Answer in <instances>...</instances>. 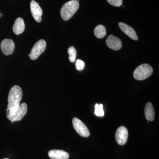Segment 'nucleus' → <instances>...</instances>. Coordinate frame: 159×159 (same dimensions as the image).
I'll use <instances>...</instances> for the list:
<instances>
[{
  "label": "nucleus",
  "mask_w": 159,
  "mask_h": 159,
  "mask_svg": "<svg viewBox=\"0 0 159 159\" xmlns=\"http://www.w3.org/2000/svg\"><path fill=\"white\" fill-rule=\"evenodd\" d=\"M22 97V90L19 86H13L10 89L8 95L6 115L12 123L20 121L27 113V104L25 102L20 104Z\"/></svg>",
  "instance_id": "obj_1"
},
{
  "label": "nucleus",
  "mask_w": 159,
  "mask_h": 159,
  "mask_svg": "<svg viewBox=\"0 0 159 159\" xmlns=\"http://www.w3.org/2000/svg\"><path fill=\"white\" fill-rule=\"evenodd\" d=\"M79 0H71L66 3L61 9L60 14L62 19L70 20L79 8Z\"/></svg>",
  "instance_id": "obj_2"
},
{
  "label": "nucleus",
  "mask_w": 159,
  "mask_h": 159,
  "mask_svg": "<svg viewBox=\"0 0 159 159\" xmlns=\"http://www.w3.org/2000/svg\"><path fill=\"white\" fill-rule=\"evenodd\" d=\"M153 73V69L148 64H143L139 66L134 71V78L137 80H142L150 77Z\"/></svg>",
  "instance_id": "obj_3"
},
{
  "label": "nucleus",
  "mask_w": 159,
  "mask_h": 159,
  "mask_svg": "<svg viewBox=\"0 0 159 159\" xmlns=\"http://www.w3.org/2000/svg\"><path fill=\"white\" fill-rule=\"evenodd\" d=\"M46 45L47 43L43 39L39 40L35 43L29 55L31 59L34 60L37 59L39 55L45 50Z\"/></svg>",
  "instance_id": "obj_4"
},
{
  "label": "nucleus",
  "mask_w": 159,
  "mask_h": 159,
  "mask_svg": "<svg viewBox=\"0 0 159 159\" xmlns=\"http://www.w3.org/2000/svg\"><path fill=\"white\" fill-rule=\"evenodd\" d=\"M73 126L76 132L81 136L88 137L90 135V132L86 125L77 118H74L72 120Z\"/></svg>",
  "instance_id": "obj_5"
},
{
  "label": "nucleus",
  "mask_w": 159,
  "mask_h": 159,
  "mask_svg": "<svg viewBox=\"0 0 159 159\" xmlns=\"http://www.w3.org/2000/svg\"><path fill=\"white\" fill-rule=\"evenodd\" d=\"M128 131L124 126H121L117 129L116 133V141L119 145H125L128 138Z\"/></svg>",
  "instance_id": "obj_6"
},
{
  "label": "nucleus",
  "mask_w": 159,
  "mask_h": 159,
  "mask_svg": "<svg viewBox=\"0 0 159 159\" xmlns=\"http://www.w3.org/2000/svg\"><path fill=\"white\" fill-rule=\"evenodd\" d=\"M106 43L109 48L114 51H118L122 48V43L121 39L112 34H111L107 38Z\"/></svg>",
  "instance_id": "obj_7"
},
{
  "label": "nucleus",
  "mask_w": 159,
  "mask_h": 159,
  "mask_svg": "<svg viewBox=\"0 0 159 159\" xmlns=\"http://www.w3.org/2000/svg\"><path fill=\"white\" fill-rule=\"evenodd\" d=\"M30 9L31 14L34 19L37 22H41L42 21V16L43 15V10L40 7L39 3L32 0L30 3Z\"/></svg>",
  "instance_id": "obj_8"
},
{
  "label": "nucleus",
  "mask_w": 159,
  "mask_h": 159,
  "mask_svg": "<svg viewBox=\"0 0 159 159\" xmlns=\"http://www.w3.org/2000/svg\"><path fill=\"white\" fill-rule=\"evenodd\" d=\"M15 47L14 42L9 39H4L1 43V50L3 54L6 55L12 54L14 51Z\"/></svg>",
  "instance_id": "obj_9"
},
{
  "label": "nucleus",
  "mask_w": 159,
  "mask_h": 159,
  "mask_svg": "<svg viewBox=\"0 0 159 159\" xmlns=\"http://www.w3.org/2000/svg\"><path fill=\"white\" fill-rule=\"evenodd\" d=\"M119 26L122 32H124L130 39L134 40H138L139 39L136 32L130 26L122 22L119 23Z\"/></svg>",
  "instance_id": "obj_10"
},
{
  "label": "nucleus",
  "mask_w": 159,
  "mask_h": 159,
  "mask_svg": "<svg viewBox=\"0 0 159 159\" xmlns=\"http://www.w3.org/2000/svg\"><path fill=\"white\" fill-rule=\"evenodd\" d=\"M48 156L49 157L52 159H68L70 157L66 152L58 149L50 150L48 152Z\"/></svg>",
  "instance_id": "obj_11"
},
{
  "label": "nucleus",
  "mask_w": 159,
  "mask_h": 159,
  "mask_svg": "<svg viewBox=\"0 0 159 159\" xmlns=\"http://www.w3.org/2000/svg\"><path fill=\"white\" fill-rule=\"evenodd\" d=\"M25 29V24L22 18L18 17L16 20L12 28L13 32L16 35L22 33Z\"/></svg>",
  "instance_id": "obj_12"
},
{
  "label": "nucleus",
  "mask_w": 159,
  "mask_h": 159,
  "mask_svg": "<svg viewBox=\"0 0 159 159\" xmlns=\"http://www.w3.org/2000/svg\"><path fill=\"white\" fill-rule=\"evenodd\" d=\"M145 119L148 121H152L154 120L155 113L153 105L151 102L146 103L145 108Z\"/></svg>",
  "instance_id": "obj_13"
},
{
  "label": "nucleus",
  "mask_w": 159,
  "mask_h": 159,
  "mask_svg": "<svg viewBox=\"0 0 159 159\" xmlns=\"http://www.w3.org/2000/svg\"><path fill=\"white\" fill-rule=\"evenodd\" d=\"M94 33L97 38L102 39L106 35V29L105 27L102 25H98L94 29Z\"/></svg>",
  "instance_id": "obj_14"
},
{
  "label": "nucleus",
  "mask_w": 159,
  "mask_h": 159,
  "mask_svg": "<svg viewBox=\"0 0 159 159\" xmlns=\"http://www.w3.org/2000/svg\"><path fill=\"white\" fill-rule=\"evenodd\" d=\"M68 53L69 54V60L71 62H74L76 61L77 56V51L74 47H70L68 50Z\"/></svg>",
  "instance_id": "obj_15"
},
{
  "label": "nucleus",
  "mask_w": 159,
  "mask_h": 159,
  "mask_svg": "<svg viewBox=\"0 0 159 159\" xmlns=\"http://www.w3.org/2000/svg\"><path fill=\"white\" fill-rule=\"evenodd\" d=\"M95 114L97 116L103 117L104 116V112L103 109L102 104L97 103L95 105Z\"/></svg>",
  "instance_id": "obj_16"
},
{
  "label": "nucleus",
  "mask_w": 159,
  "mask_h": 159,
  "mask_svg": "<svg viewBox=\"0 0 159 159\" xmlns=\"http://www.w3.org/2000/svg\"><path fill=\"white\" fill-rule=\"evenodd\" d=\"M75 66H76V68L77 70L81 71L84 69L85 63H84V61L81 60L77 59L76 61Z\"/></svg>",
  "instance_id": "obj_17"
},
{
  "label": "nucleus",
  "mask_w": 159,
  "mask_h": 159,
  "mask_svg": "<svg viewBox=\"0 0 159 159\" xmlns=\"http://www.w3.org/2000/svg\"><path fill=\"white\" fill-rule=\"evenodd\" d=\"M107 1L110 5L115 7H120L122 4V0H107Z\"/></svg>",
  "instance_id": "obj_18"
},
{
  "label": "nucleus",
  "mask_w": 159,
  "mask_h": 159,
  "mask_svg": "<svg viewBox=\"0 0 159 159\" xmlns=\"http://www.w3.org/2000/svg\"><path fill=\"white\" fill-rule=\"evenodd\" d=\"M9 159V158H5V159Z\"/></svg>",
  "instance_id": "obj_19"
}]
</instances>
